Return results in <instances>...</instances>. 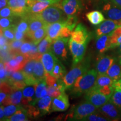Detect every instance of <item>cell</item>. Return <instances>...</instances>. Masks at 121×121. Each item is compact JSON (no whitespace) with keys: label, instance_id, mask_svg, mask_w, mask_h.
Returning a JSON list of instances; mask_svg holds the SVG:
<instances>
[{"label":"cell","instance_id":"obj_32","mask_svg":"<svg viewBox=\"0 0 121 121\" xmlns=\"http://www.w3.org/2000/svg\"><path fill=\"white\" fill-rule=\"evenodd\" d=\"M48 26V25H47ZM47 26L43 27L33 32L32 35L30 38V40L33 42L36 45L42 41L43 39L47 36Z\"/></svg>","mask_w":121,"mask_h":121},{"label":"cell","instance_id":"obj_40","mask_svg":"<svg viewBox=\"0 0 121 121\" xmlns=\"http://www.w3.org/2000/svg\"><path fill=\"white\" fill-rule=\"evenodd\" d=\"M32 48V42L31 40H25L22 47L20 48L18 53L25 56L28 58V55L30 53ZM29 59V58H28Z\"/></svg>","mask_w":121,"mask_h":121},{"label":"cell","instance_id":"obj_12","mask_svg":"<svg viewBox=\"0 0 121 121\" xmlns=\"http://www.w3.org/2000/svg\"><path fill=\"white\" fill-rule=\"evenodd\" d=\"M7 82L13 89H23L26 86L25 77L22 70L12 73L8 76Z\"/></svg>","mask_w":121,"mask_h":121},{"label":"cell","instance_id":"obj_8","mask_svg":"<svg viewBox=\"0 0 121 121\" xmlns=\"http://www.w3.org/2000/svg\"><path fill=\"white\" fill-rule=\"evenodd\" d=\"M33 0H9L7 5L13 11L15 16L22 17L28 13Z\"/></svg>","mask_w":121,"mask_h":121},{"label":"cell","instance_id":"obj_3","mask_svg":"<svg viewBox=\"0 0 121 121\" xmlns=\"http://www.w3.org/2000/svg\"><path fill=\"white\" fill-rule=\"evenodd\" d=\"M63 12L61 6H60V4H57L49 6L41 13L35 15L47 25H49L56 22L66 20L67 18L65 17Z\"/></svg>","mask_w":121,"mask_h":121},{"label":"cell","instance_id":"obj_13","mask_svg":"<svg viewBox=\"0 0 121 121\" xmlns=\"http://www.w3.org/2000/svg\"><path fill=\"white\" fill-rule=\"evenodd\" d=\"M118 26H120L118 21L110 19L105 20L96 28L95 33V37L98 38L103 35L110 34Z\"/></svg>","mask_w":121,"mask_h":121},{"label":"cell","instance_id":"obj_33","mask_svg":"<svg viewBox=\"0 0 121 121\" xmlns=\"http://www.w3.org/2000/svg\"><path fill=\"white\" fill-rule=\"evenodd\" d=\"M20 17L21 19L15 24V30L26 34L29 28V20L28 16L25 15Z\"/></svg>","mask_w":121,"mask_h":121},{"label":"cell","instance_id":"obj_38","mask_svg":"<svg viewBox=\"0 0 121 121\" xmlns=\"http://www.w3.org/2000/svg\"><path fill=\"white\" fill-rule=\"evenodd\" d=\"M16 17L17 16L0 18V28L3 30L4 29L10 28L15 25L16 22H17L15 21Z\"/></svg>","mask_w":121,"mask_h":121},{"label":"cell","instance_id":"obj_20","mask_svg":"<svg viewBox=\"0 0 121 121\" xmlns=\"http://www.w3.org/2000/svg\"><path fill=\"white\" fill-rule=\"evenodd\" d=\"M103 10L104 14L109 19L114 21H119L121 20V8L114 4H105Z\"/></svg>","mask_w":121,"mask_h":121},{"label":"cell","instance_id":"obj_25","mask_svg":"<svg viewBox=\"0 0 121 121\" xmlns=\"http://www.w3.org/2000/svg\"><path fill=\"white\" fill-rule=\"evenodd\" d=\"M35 85H28L22 89V105L23 107L33 103L35 93Z\"/></svg>","mask_w":121,"mask_h":121},{"label":"cell","instance_id":"obj_58","mask_svg":"<svg viewBox=\"0 0 121 121\" xmlns=\"http://www.w3.org/2000/svg\"><path fill=\"white\" fill-rule=\"evenodd\" d=\"M121 44V35L120 36V37L118 39V41H117V45L119 46V44Z\"/></svg>","mask_w":121,"mask_h":121},{"label":"cell","instance_id":"obj_2","mask_svg":"<svg viewBox=\"0 0 121 121\" xmlns=\"http://www.w3.org/2000/svg\"><path fill=\"white\" fill-rule=\"evenodd\" d=\"M90 63L91 57L87 56L83 58L78 64L72 67L71 69L62 78L66 90L70 89L77 78L88 71L90 67Z\"/></svg>","mask_w":121,"mask_h":121},{"label":"cell","instance_id":"obj_39","mask_svg":"<svg viewBox=\"0 0 121 121\" xmlns=\"http://www.w3.org/2000/svg\"><path fill=\"white\" fill-rule=\"evenodd\" d=\"M25 40H15L9 42V51L13 55L18 53L20 48Z\"/></svg>","mask_w":121,"mask_h":121},{"label":"cell","instance_id":"obj_1","mask_svg":"<svg viewBox=\"0 0 121 121\" xmlns=\"http://www.w3.org/2000/svg\"><path fill=\"white\" fill-rule=\"evenodd\" d=\"M98 73L95 69H91L77 78L70 90L73 97H78L86 93L94 85Z\"/></svg>","mask_w":121,"mask_h":121},{"label":"cell","instance_id":"obj_59","mask_svg":"<svg viewBox=\"0 0 121 121\" xmlns=\"http://www.w3.org/2000/svg\"><path fill=\"white\" fill-rule=\"evenodd\" d=\"M3 82H4V81H2V80H0V90H1V86H2V84H3Z\"/></svg>","mask_w":121,"mask_h":121},{"label":"cell","instance_id":"obj_56","mask_svg":"<svg viewBox=\"0 0 121 121\" xmlns=\"http://www.w3.org/2000/svg\"><path fill=\"white\" fill-rule=\"evenodd\" d=\"M112 2L115 5L121 8V0H112Z\"/></svg>","mask_w":121,"mask_h":121},{"label":"cell","instance_id":"obj_24","mask_svg":"<svg viewBox=\"0 0 121 121\" xmlns=\"http://www.w3.org/2000/svg\"><path fill=\"white\" fill-rule=\"evenodd\" d=\"M53 98L45 96L40 98L37 102V107L40 111V116L51 113V107Z\"/></svg>","mask_w":121,"mask_h":121},{"label":"cell","instance_id":"obj_36","mask_svg":"<svg viewBox=\"0 0 121 121\" xmlns=\"http://www.w3.org/2000/svg\"><path fill=\"white\" fill-rule=\"evenodd\" d=\"M121 35V26H118L111 33H110V49L117 47L118 39Z\"/></svg>","mask_w":121,"mask_h":121},{"label":"cell","instance_id":"obj_46","mask_svg":"<svg viewBox=\"0 0 121 121\" xmlns=\"http://www.w3.org/2000/svg\"><path fill=\"white\" fill-rule=\"evenodd\" d=\"M97 90L98 91L102 93V94L107 96H109V97H111L114 91V88L113 87V86H103L102 87H100L98 89H95Z\"/></svg>","mask_w":121,"mask_h":121},{"label":"cell","instance_id":"obj_61","mask_svg":"<svg viewBox=\"0 0 121 121\" xmlns=\"http://www.w3.org/2000/svg\"><path fill=\"white\" fill-rule=\"evenodd\" d=\"M119 51L120 52H121V44L119 45Z\"/></svg>","mask_w":121,"mask_h":121},{"label":"cell","instance_id":"obj_10","mask_svg":"<svg viewBox=\"0 0 121 121\" xmlns=\"http://www.w3.org/2000/svg\"><path fill=\"white\" fill-rule=\"evenodd\" d=\"M98 109V112L109 120L117 121L120 118L119 109L110 100Z\"/></svg>","mask_w":121,"mask_h":121},{"label":"cell","instance_id":"obj_22","mask_svg":"<svg viewBox=\"0 0 121 121\" xmlns=\"http://www.w3.org/2000/svg\"><path fill=\"white\" fill-rule=\"evenodd\" d=\"M65 25V20L58 22L48 25L47 28V35L53 41L56 39L60 37L62 29Z\"/></svg>","mask_w":121,"mask_h":121},{"label":"cell","instance_id":"obj_45","mask_svg":"<svg viewBox=\"0 0 121 121\" xmlns=\"http://www.w3.org/2000/svg\"><path fill=\"white\" fill-rule=\"evenodd\" d=\"M3 34L8 39L9 42L15 40V25L2 30Z\"/></svg>","mask_w":121,"mask_h":121},{"label":"cell","instance_id":"obj_27","mask_svg":"<svg viewBox=\"0 0 121 121\" xmlns=\"http://www.w3.org/2000/svg\"><path fill=\"white\" fill-rule=\"evenodd\" d=\"M33 78L36 84H38L42 80H45V71L41 59L38 60L36 61L33 71Z\"/></svg>","mask_w":121,"mask_h":121},{"label":"cell","instance_id":"obj_7","mask_svg":"<svg viewBox=\"0 0 121 121\" xmlns=\"http://www.w3.org/2000/svg\"><path fill=\"white\" fill-rule=\"evenodd\" d=\"M69 37H58L53 41L51 50L58 59L65 60L67 59V44Z\"/></svg>","mask_w":121,"mask_h":121},{"label":"cell","instance_id":"obj_19","mask_svg":"<svg viewBox=\"0 0 121 121\" xmlns=\"http://www.w3.org/2000/svg\"><path fill=\"white\" fill-rule=\"evenodd\" d=\"M37 60L35 59H29L24 66L22 71L25 77V82L26 85H34L36 84L33 78V71Z\"/></svg>","mask_w":121,"mask_h":121},{"label":"cell","instance_id":"obj_31","mask_svg":"<svg viewBox=\"0 0 121 121\" xmlns=\"http://www.w3.org/2000/svg\"><path fill=\"white\" fill-rule=\"evenodd\" d=\"M29 119V115L24 107L19 109L12 116L7 118L6 121H28Z\"/></svg>","mask_w":121,"mask_h":121},{"label":"cell","instance_id":"obj_16","mask_svg":"<svg viewBox=\"0 0 121 121\" xmlns=\"http://www.w3.org/2000/svg\"><path fill=\"white\" fill-rule=\"evenodd\" d=\"M29 20V28L26 33V38L29 39L33 32L39 29L47 26L44 22L37 17L35 14L27 13Z\"/></svg>","mask_w":121,"mask_h":121},{"label":"cell","instance_id":"obj_52","mask_svg":"<svg viewBox=\"0 0 121 121\" xmlns=\"http://www.w3.org/2000/svg\"><path fill=\"white\" fill-rule=\"evenodd\" d=\"M112 86L115 90L121 91V78L117 81H114Z\"/></svg>","mask_w":121,"mask_h":121},{"label":"cell","instance_id":"obj_50","mask_svg":"<svg viewBox=\"0 0 121 121\" xmlns=\"http://www.w3.org/2000/svg\"><path fill=\"white\" fill-rule=\"evenodd\" d=\"M26 37V33L15 30V39L16 40H25Z\"/></svg>","mask_w":121,"mask_h":121},{"label":"cell","instance_id":"obj_11","mask_svg":"<svg viewBox=\"0 0 121 121\" xmlns=\"http://www.w3.org/2000/svg\"><path fill=\"white\" fill-rule=\"evenodd\" d=\"M91 34L82 24H78L74 31H72L71 38L78 43H84L90 40Z\"/></svg>","mask_w":121,"mask_h":121},{"label":"cell","instance_id":"obj_28","mask_svg":"<svg viewBox=\"0 0 121 121\" xmlns=\"http://www.w3.org/2000/svg\"><path fill=\"white\" fill-rule=\"evenodd\" d=\"M87 19L91 24L94 25H98L105 20V17L103 13L99 11L89 12L86 15Z\"/></svg>","mask_w":121,"mask_h":121},{"label":"cell","instance_id":"obj_5","mask_svg":"<svg viewBox=\"0 0 121 121\" xmlns=\"http://www.w3.org/2000/svg\"><path fill=\"white\" fill-rule=\"evenodd\" d=\"M88 43V42L82 44L78 43L70 38L69 42V46L72 56V67L75 66L83 60Z\"/></svg>","mask_w":121,"mask_h":121},{"label":"cell","instance_id":"obj_29","mask_svg":"<svg viewBox=\"0 0 121 121\" xmlns=\"http://www.w3.org/2000/svg\"><path fill=\"white\" fill-rule=\"evenodd\" d=\"M114 82V80L108 76L107 74L98 75L93 87L94 89H98L105 86H112Z\"/></svg>","mask_w":121,"mask_h":121},{"label":"cell","instance_id":"obj_15","mask_svg":"<svg viewBox=\"0 0 121 121\" xmlns=\"http://www.w3.org/2000/svg\"><path fill=\"white\" fill-rule=\"evenodd\" d=\"M58 59L51 49L42 54L41 60L44 67L45 73L52 75L54 65Z\"/></svg>","mask_w":121,"mask_h":121},{"label":"cell","instance_id":"obj_30","mask_svg":"<svg viewBox=\"0 0 121 121\" xmlns=\"http://www.w3.org/2000/svg\"><path fill=\"white\" fill-rule=\"evenodd\" d=\"M114 81L121 78V65L116 61L109 68L106 73Z\"/></svg>","mask_w":121,"mask_h":121},{"label":"cell","instance_id":"obj_47","mask_svg":"<svg viewBox=\"0 0 121 121\" xmlns=\"http://www.w3.org/2000/svg\"><path fill=\"white\" fill-rule=\"evenodd\" d=\"M8 76L4 66V62L0 59V80L4 82H7Z\"/></svg>","mask_w":121,"mask_h":121},{"label":"cell","instance_id":"obj_23","mask_svg":"<svg viewBox=\"0 0 121 121\" xmlns=\"http://www.w3.org/2000/svg\"><path fill=\"white\" fill-rule=\"evenodd\" d=\"M54 4H56V2L53 1H38L33 0L29 9L28 13H31V14L39 13L45 10L47 7Z\"/></svg>","mask_w":121,"mask_h":121},{"label":"cell","instance_id":"obj_34","mask_svg":"<svg viewBox=\"0 0 121 121\" xmlns=\"http://www.w3.org/2000/svg\"><path fill=\"white\" fill-rule=\"evenodd\" d=\"M66 74V68L58 59L54 65L52 75L57 78H62Z\"/></svg>","mask_w":121,"mask_h":121},{"label":"cell","instance_id":"obj_9","mask_svg":"<svg viewBox=\"0 0 121 121\" xmlns=\"http://www.w3.org/2000/svg\"><path fill=\"white\" fill-rule=\"evenodd\" d=\"M85 99L98 108L110 100V97L102 94L97 90L92 87L86 93Z\"/></svg>","mask_w":121,"mask_h":121},{"label":"cell","instance_id":"obj_6","mask_svg":"<svg viewBox=\"0 0 121 121\" xmlns=\"http://www.w3.org/2000/svg\"><path fill=\"white\" fill-rule=\"evenodd\" d=\"M97 108L90 102H85L78 105L74 109L71 117L76 121H83L84 119L97 111Z\"/></svg>","mask_w":121,"mask_h":121},{"label":"cell","instance_id":"obj_37","mask_svg":"<svg viewBox=\"0 0 121 121\" xmlns=\"http://www.w3.org/2000/svg\"><path fill=\"white\" fill-rule=\"evenodd\" d=\"M3 106H4V116L6 117V120L7 118L14 114L17 110L20 109L24 107L22 105H13V104Z\"/></svg>","mask_w":121,"mask_h":121},{"label":"cell","instance_id":"obj_57","mask_svg":"<svg viewBox=\"0 0 121 121\" xmlns=\"http://www.w3.org/2000/svg\"><path fill=\"white\" fill-rule=\"evenodd\" d=\"M35 1H53L54 2H56V4H59V2H60V0H35Z\"/></svg>","mask_w":121,"mask_h":121},{"label":"cell","instance_id":"obj_49","mask_svg":"<svg viewBox=\"0 0 121 121\" xmlns=\"http://www.w3.org/2000/svg\"><path fill=\"white\" fill-rule=\"evenodd\" d=\"M48 95L52 98H56L58 96L62 93L60 90L56 87H54L51 86H47Z\"/></svg>","mask_w":121,"mask_h":121},{"label":"cell","instance_id":"obj_48","mask_svg":"<svg viewBox=\"0 0 121 121\" xmlns=\"http://www.w3.org/2000/svg\"><path fill=\"white\" fill-rule=\"evenodd\" d=\"M13 16H15L13 11L9 6L4 7L0 9V18L13 17Z\"/></svg>","mask_w":121,"mask_h":121},{"label":"cell","instance_id":"obj_21","mask_svg":"<svg viewBox=\"0 0 121 121\" xmlns=\"http://www.w3.org/2000/svg\"><path fill=\"white\" fill-rule=\"evenodd\" d=\"M22 89H13L11 93L7 95L6 98L4 99L2 105H10V104L22 105Z\"/></svg>","mask_w":121,"mask_h":121},{"label":"cell","instance_id":"obj_60","mask_svg":"<svg viewBox=\"0 0 121 121\" xmlns=\"http://www.w3.org/2000/svg\"><path fill=\"white\" fill-rule=\"evenodd\" d=\"M118 62L119 63V64L121 65V55H120V57H119V60Z\"/></svg>","mask_w":121,"mask_h":121},{"label":"cell","instance_id":"obj_14","mask_svg":"<svg viewBox=\"0 0 121 121\" xmlns=\"http://www.w3.org/2000/svg\"><path fill=\"white\" fill-rule=\"evenodd\" d=\"M69 107V96L65 91L62 92L58 96L54 98L51 107V112L65 111Z\"/></svg>","mask_w":121,"mask_h":121},{"label":"cell","instance_id":"obj_35","mask_svg":"<svg viewBox=\"0 0 121 121\" xmlns=\"http://www.w3.org/2000/svg\"><path fill=\"white\" fill-rule=\"evenodd\" d=\"M53 43V40L47 35L42 40L38 45V51L40 54H44L49 50L51 49V45Z\"/></svg>","mask_w":121,"mask_h":121},{"label":"cell","instance_id":"obj_18","mask_svg":"<svg viewBox=\"0 0 121 121\" xmlns=\"http://www.w3.org/2000/svg\"><path fill=\"white\" fill-rule=\"evenodd\" d=\"M116 61V58L109 56L100 57L96 64V70L98 75L105 74L112 65Z\"/></svg>","mask_w":121,"mask_h":121},{"label":"cell","instance_id":"obj_17","mask_svg":"<svg viewBox=\"0 0 121 121\" xmlns=\"http://www.w3.org/2000/svg\"><path fill=\"white\" fill-rule=\"evenodd\" d=\"M61 7L67 16L76 15L81 10V4L78 0H63Z\"/></svg>","mask_w":121,"mask_h":121},{"label":"cell","instance_id":"obj_43","mask_svg":"<svg viewBox=\"0 0 121 121\" xmlns=\"http://www.w3.org/2000/svg\"><path fill=\"white\" fill-rule=\"evenodd\" d=\"M99 112L98 113L97 111L96 112L93 113V114L89 115L87 117L84 119L83 121H109L108 118L104 117L103 115L99 114Z\"/></svg>","mask_w":121,"mask_h":121},{"label":"cell","instance_id":"obj_4","mask_svg":"<svg viewBox=\"0 0 121 121\" xmlns=\"http://www.w3.org/2000/svg\"><path fill=\"white\" fill-rule=\"evenodd\" d=\"M29 59L25 56L16 53L13 55L8 61L4 62V66L7 76H9L13 72L22 70Z\"/></svg>","mask_w":121,"mask_h":121},{"label":"cell","instance_id":"obj_53","mask_svg":"<svg viewBox=\"0 0 121 121\" xmlns=\"http://www.w3.org/2000/svg\"><path fill=\"white\" fill-rule=\"evenodd\" d=\"M8 94L3 91H0V105H1L3 103V102L6 98Z\"/></svg>","mask_w":121,"mask_h":121},{"label":"cell","instance_id":"obj_55","mask_svg":"<svg viewBox=\"0 0 121 121\" xmlns=\"http://www.w3.org/2000/svg\"><path fill=\"white\" fill-rule=\"evenodd\" d=\"M8 1L9 0H0V9L6 6Z\"/></svg>","mask_w":121,"mask_h":121},{"label":"cell","instance_id":"obj_63","mask_svg":"<svg viewBox=\"0 0 121 121\" xmlns=\"http://www.w3.org/2000/svg\"><path fill=\"white\" fill-rule=\"evenodd\" d=\"M1 32H2V30L0 28V33H1Z\"/></svg>","mask_w":121,"mask_h":121},{"label":"cell","instance_id":"obj_26","mask_svg":"<svg viewBox=\"0 0 121 121\" xmlns=\"http://www.w3.org/2000/svg\"><path fill=\"white\" fill-rule=\"evenodd\" d=\"M110 34L103 35L98 38L96 42V48L100 54H103L110 49Z\"/></svg>","mask_w":121,"mask_h":121},{"label":"cell","instance_id":"obj_44","mask_svg":"<svg viewBox=\"0 0 121 121\" xmlns=\"http://www.w3.org/2000/svg\"><path fill=\"white\" fill-rule=\"evenodd\" d=\"M78 20V17H77L76 15L67 16V19L65 20L66 26L71 31H73V30L75 28L76 25Z\"/></svg>","mask_w":121,"mask_h":121},{"label":"cell","instance_id":"obj_42","mask_svg":"<svg viewBox=\"0 0 121 121\" xmlns=\"http://www.w3.org/2000/svg\"><path fill=\"white\" fill-rule=\"evenodd\" d=\"M24 108L26 109L27 112L29 116L30 117H37L38 116H40V111L39 109L38 108L37 106L31 105V104H28V105L24 106Z\"/></svg>","mask_w":121,"mask_h":121},{"label":"cell","instance_id":"obj_51","mask_svg":"<svg viewBox=\"0 0 121 121\" xmlns=\"http://www.w3.org/2000/svg\"><path fill=\"white\" fill-rule=\"evenodd\" d=\"M9 43V41L4 36L3 34V33H0V46L1 47H2L4 45L7 44Z\"/></svg>","mask_w":121,"mask_h":121},{"label":"cell","instance_id":"obj_62","mask_svg":"<svg viewBox=\"0 0 121 121\" xmlns=\"http://www.w3.org/2000/svg\"><path fill=\"white\" fill-rule=\"evenodd\" d=\"M118 22H119V26H121V20L118 21Z\"/></svg>","mask_w":121,"mask_h":121},{"label":"cell","instance_id":"obj_54","mask_svg":"<svg viewBox=\"0 0 121 121\" xmlns=\"http://www.w3.org/2000/svg\"><path fill=\"white\" fill-rule=\"evenodd\" d=\"M6 121V117L4 116V106L0 105V121Z\"/></svg>","mask_w":121,"mask_h":121},{"label":"cell","instance_id":"obj_41","mask_svg":"<svg viewBox=\"0 0 121 121\" xmlns=\"http://www.w3.org/2000/svg\"><path fill=\"white\" fill-rule=\"evenodd\" d=\"M110 101L112 102L119 110H121V91L114 90L110 97Z\"/></svg>","mask_w":121,"mask_h":121}]
</instances>
